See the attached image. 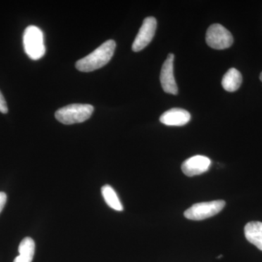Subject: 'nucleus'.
<instances>
[{
  "mask_svg": "<svg viewBox=\"0 0 262 262\" xmlns=\"http://www.w3.org/2000/svg\"><path fill=\"white\" fill-rule=\"evenodd\" d=\"M116 42L113 39L103 42L100 47L76 63V68L82 72H93L107 64L113 58Z\"/></svg>",
  "mask_w": 262,
  "mask_h": 262,
  "instance_id": "obj_1",
  "label": "nucleus"
},
{
  "mask_svg": "<svg viewBox=\"0 0 262 262\" xmlns=\"http://www.w3.org/2000/svg\"><path fill=\"white\" fill-rule=\"evenodd\" d=\"M23 43L24 51L31 59L37 61L46 54L44 34L42 31L36 26H29L25 29Z\"/></svg>",
  "mask_w": 262,
  "mask_h": 262,
  "instance_id": "obj_2",
  "label": "nucleus"
},
{
  "mask_svg": "<svg viewBox=\"0 0 262 262\" xmlns=\"http://www.w3.org/2000/svg\"><path fill=\"white\" fill-rule=\"evenodd\" d=\"M94 110L92 105L74 103L59 108L55 114V117L62 124L72 125L89 120Z\"/></svg>",
  "mask_w": 262,
  "mask_h": 262,
  "instance_id": "obj_3",
  "label": "nucleus"
},
{
  "mask_svg": "<svg viewBox=\"0 0 262 262\" xmlns=\"http://www.w3.org/2000/svg\"><path fill=\"white\" fill-rule=\"evenodd\" d=\"M226 203L224 201H213L196 203L184 212V216L189 220H206L220 213Z\"/></svg>",
  "mask_w": 262,
  "mask_h": 262,
  "instance_id": "obj_4",
  "label": "nucleus"
},
{
  "mask_svg": "<svg viewBox=\"0 0 262 262\" xmlns=\"http://www.w3.org/2000/svg\"><path fill=\"white\" fill-rule=\"evenodd\" d=\"M206 41L210 47L215 50L227 49L233 44L232 34L221 24H215L208 29Z\"/></svg>",
  "mask_w": 262,
  "mask_h": 262,
  "instance_id": "obj_5",
  "label": "nucleus"
},
{
  "mask_svg": "<svg viewBox=\"0 0 262 262\" xmlns=\"http://www.w3.org/2000/svg\"><path fill=\"white\" fill-rule=\"evenodd\" d=\"M156 29L157 20L154 17H147L144 19L135 40L133 43V51L139 52L145 48L152 40Z\"/></svg>",
  "mask_w": 262,
  "mask_h": 262,
  "instance_id": "obj_6",
  "label": "nucleus"
},
{
  "mask_svg": "<svg viewBox=\"0 0 262 262\" xmlns=\"http://www.w3.org/2000/svg\"><path fill=\"white\" fill-rule=\"evenodd\" d=\"M174 55L168 54L167 59L164 62L160 72V82L163 91L167 94H178V87L173 75Z\"/></svg>",
  "mask_w": 262,
  "mask_h": 262,
  "instance_id": "obj_7",
  "label": "nucleus"
},
{
  "mask_svg": "<svg viewBox=\"0 0 262 262\" xmlns=\"http://www.w3.org/2000/svg\"><path fill=\"white\" fill-rule=\"evenodd\" d=\"M209 158L203 155H195L186 160L182 165L183 173L189 177L201 175L208 171L211 166Z\"/></svg>",
  "mask_w": 262,
  "mask_h": 262,
  "instance_id": "obj_8",
  "label": "nucleus"
},
{
  "mask_svg": "<svg viewBox=\"0 0 262 262\" xmlns=\"http://www.w3.org/2000/svg\"><path fill=\"white\" fill-rule=\"evenodd\" d=\"M191 115L187 110L173 108L165 112L160 117V121L168 126H183L189 122Z\"/></svg>",
  "mask_w": 262,
  "mask_h": 262,
  "instance_id": "obj_9",
  "label": "nucleus"
},
{
  "mask_svg": "<svg viewBox=\"0 0 262 262\" xmlns=\"http://www.w3.org/2000/svg\"><path fill=\"white\" fill-rule=\"evenodd\" d=\"M245 236L248 242L254 245L262 251V223L260 222H251L246 225L244 229Z\"/></svg>",
  "mask_w": 262,
  "mask_h": 262,
  "instance_id": "obj_10",
  "label": "nucleus"
},
{
  "mask_svg": "<svg viewBox=\"0 0 262 262\" xmlns=\"http://www.w3.org/2000/svg\"><path fill=\"white\" fill-rule=\"evenodd\" d=\"M243 77L241 72L234 68L229 69L222 79V87L228 92L237 91L242 84Z\"/></svg>",
  "mask_w": 262,
  "mask_h": 262,
  "instance_id": "obj_11",
  "label": "nucleus"
},
{
  "mask_svg": "<svg viewBox=\"0 0 262 262\" xmlns=\"http://www.w3.org/2000/svg\"><path fill=\"white\" fill-rule=\"evenodd\" d=\"M19 256L13 262H32L35 252V243L31 237H27L20 242L18 247Z\"/></svg>",
  "mask_w": 262,
  "mask_h": 262,
  "instance_id": "obj_12",
  "label": "nucleus"
},
{
  "mask_svg": "<svg viewBox=\"0 0 262 262\" xmlns=\"http://www.w3.org/2000/svg\"><path fill=\"white\" fill-rule=\"evenodd\" d=\"M101 194H102L103 199L106 202L110 208L115 210L117 211H123V206H122L121 202L119 199L115 189L110 185L106 184L101 188Z\"/></svg>",
  "mask_w": 262,
  "mask_h": 262,
  "instance_id": "obj_13",
  "label": "nucleus"
},
{
  "mask_svg": "<svg viewBox=\"0 0 262 262\" xmlns=\"http://www.w3.org/2000/svg\"><path fill=\"white\" fill-rule=\"evenodd\" d=\"M8 108L7 106L6 101H5L4 96L0 91V113L3 114L8 113Z\"/></svg>",
  "mask_w": 262,
  "mask_h": 262,
  "instance_id": "obj_14",
  "label": "nucleus"
},
{
  "mask_svg": "<svg viewBox=\"0 0 262 262\" xmlns=\"http://www.w3.org/2000/svg\"><path fill=\"white\" fill-rule=\"evenodd\" d=\"M7 194L5 192H0V213L3 211V208L6 204Z\"/></svg>",
  "mask_w": 262,
  "mask_h": 262,
  "instance_id": "obj_15",
  "label": "nucleus"
},
{
  "mask_svg": "<svg viewBox=\"0 0 262 262\" xmlns=\"http://www.w3.org/2000/svg\"><path fill=\"white\" fill-rule=\"evenodd\" d=\"M260 80H261V81L262 82V72L261 73V75H260Z\"/></svg>",
  "mask_w": 262,
  "mask_h": 262,
  "instance_id": "obj_16",
  "label": "nucleus"
}]
</instances>
